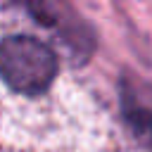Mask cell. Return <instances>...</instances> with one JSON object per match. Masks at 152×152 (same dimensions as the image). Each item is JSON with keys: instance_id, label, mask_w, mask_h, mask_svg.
Returning a JSON list of instances; mask_svg holds the SVG:
<instances>
[{"instance_id": "6da1fadb", "label": "cell", "mask_w": 152, "mask_h": 152, "mask_svg": "<svg viewBox=\"0 0 152 152\" xmlns=\"http://www.w3.org/2000/svg\"><path fill=\"white\" fill-rule=\"evenodd\" d=\"M0 66L5 83L24 95L43 93L55 74H57V57L38 38L31 36H7L0 48Z\"/></svg>"}, {"instance_id": "7a4b0ae2", "label": "cell", "mask_w": 152, "mask_h": 152, "mask_svg": "<svg viewBox=\"0 0 152 152\" xmlns=\"http://www.w3.org/2000/svg\"><path fill=\"white\" fill-rule=\"evenodd\" d=\"M124 112H126V121L131 124L133 133L140 138L145 147L152 150V107L140 102L135 93H128L124 97Z\"/></svg>"}]
</instances>
